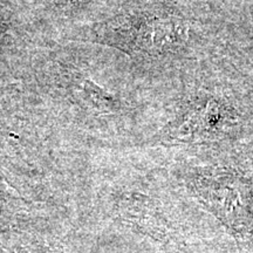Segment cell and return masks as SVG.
<instances>
[{"label":"cell","mask_w":253,"mask_h":253,"mask_svg":"<svg viewBox=\"0 0 253 253\" xmlns=\"http://www.w3.org/2000/svg\"><path fill=\"white\" fill-rule=\"evenodd\" d=\"M186 191L232 236L239 253H253V173L229 163L188 166Z\"/></svg>","instance_id":"6da1fadb"},{"label":"cell","mask_w":253,"mask_h":253,"mask_svg":"<svg viewBox=\"0 0 253 253\" xmlns=\"http://www.w3.org/2000/svg\"><path fill=\"white\" fill-rule=\"evenodd\" d=\"M246 125L244 108L221 91L198 90L177 106L160 141L168 145H201L233 140Z\"/></svg>","instance_id":"7a4b0ae2"}]
</instances>
